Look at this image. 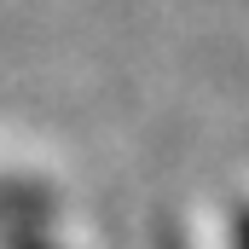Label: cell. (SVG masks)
<instances>
[{"label": "cell", "instance_id": "obj_1", "mask_svg": "<svg viewBox=\"0 0 249 249\" xmlns=\"http://www.w3.org/2000/svg\"><path fill=\"white\" fill-rule=\"evenodd\" d=\"M232 249H249V209L232 220Z\"/></svg>", "mask_w": 249, "mask_h": 249}]
</instances>
